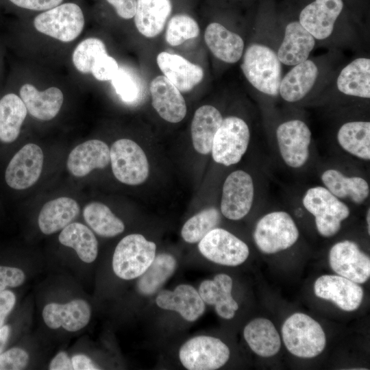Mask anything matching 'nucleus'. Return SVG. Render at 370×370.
<instances>
[{"mask_svg": "<svg viewBox=\"0 0 370 370\" xmlns=\"http://www.w3.org/2000/svg\"><path fill=\"white\" fill-rule=\"evenodd\" d=\"M248 82L258 90L271 96L279 94L281 62L269 47L254 43L246 49L241 65Z\"/></svg>", "mask_w": 370, "mask_h": 370, "instance_id": "f257e3e1", "label": "nucleus"}, {"mask_svg": "<svg viewBox=\"0 0 370 370\" xmlns=\"http://www.w3.org/2000/svg\"><path fill=\"white\" fill-rule=\"evenodd\" d=\"M284 343L293 355L314 358L324 349L325 335L320 324L310 316L297 312L290 316L282 328Z\"/></svg>", "mask_w": 370, "mask_h": 370, "instance_id": "f03ea898", "label": "nucleus"}, {"mask_svg": "<svg viewBox=\"0 0 370 370\" xmlns=\"http://www.w3.org/2000/svg\"><path fill=\"white\" fill-rule=\"evenodd\" d=\"M304 208L314 217L318 232L324 237L335 235L341 222L350 214L349 207L325 186L308 189L302 198Z\"/></svg>", "mask_w": 370, "mask_h": 370, "instance_id": "7ed1b4c3", "label": "nucleus"}, {"mask_svg": "<svg viewBox=\"0 0 370 370\" xmlns=\"http://www.w3.org/2000/svg\"><path fill=\"white\" fill-rule=\"evenodd\" d=\"M156 245L139 234L125 236L116 245L112 269L119 278L130 280L140 276L156 256Z\"/></svg>", "mask_w": 370, "mask_h": 370, "instance_id": "20e7f679", "label": "nucleus"}, {"mask_svg": "<svg viewBox=\"0 0 370 370\" xmlns=\"http://www.w3.org/2000/svg\"><path fill=\"white\" fill-rule=\"evenodd\" d=\"M299 235L296 223L288 212L273 211L258 220L253 236L258 248L270 254L291 247Z\"/></svg>", "mask_w": 370, "mask_h": 370, "instance_id": "39448f33", "label": "nucleus"}, {"mask_svg": "<svg viewBox=\"0 0 370 370\" xmlns=\"http://www.w3.org/2000/svg\"><path fill=\"white\" fill-rule=\"evenodd\" d=\"M249 140L250 131L244 120L234 116L223 119L213 139V160L227 166L237 164L245 153Z\"/></svg>", "mask_w": 370, "mask_h": 370, "instance_id": "423d86ee", "label": "nucleus"}, {"mask_svg": "<svg viewBox=\"0 0 370 370\" xmlns=\"http://www.w3.org/2000/svg\"><path fill=\"white\" fill-rule=\"evenodd\" d=\"M230 349L219 338L197 336L188 339L179 351L180 360L188 370H214L229 360Z\"/></svg>", "mask_w": 370, "mask_h": 370, "instance_id": "0eeeda50", "label": "nucleus"}, {"mask_svg": "<svg viewBox=\"0 0 370 370\" xmlns=\"http://www.w3.org/2000/svg\"><path fill=\"white\" fill-rule=\"evenodd\" d=\"M112 170L115 177L128 185L143 183L149 175L147 156L134 141L123 138L115 141L110 149Z\"/></svg>", "mask_w": 370, "mask_h": 370, "instance_id": "6e6552de", "label": "nucleus"}, {"mask_svg": "<svg viewBox=\"0 0 370 370\" xmlns=\"http://www.w3.org/2000/svg\"><path fill=\"white\" fill-rule=\"evenodd\" d=\"M34 25L38 32L68 42L81 34L84 17L79 6L73 3H66L38 15Z\"/></svg>", "mask_w": 370, "mask_h": 370, "instance_id": "1a4fd4ad", "label": "nucleus"}, {"mask_svg": "<svg viewBox=\"0 0 370 370\" xmlns=\"http://www.w3.org/2000/svg\"><path fill=\"white\" fill-rule=\"evenodd\" d=\"M198 249L210 261L230 267L243 263L249 254L246 243L227 230L218 227L210 231L199 242Z\"/></svg>", "mask_w": 370, "mask_h": 370, "instance_id": "9d476101", "label": "nucleus"}, {"mask_svg": "<svg viewBox=\"0 0 370 370\" xmlns=\"http://www.w3.org/2000/svg\"><path fill=\"white\" fill-rule=\"evenodd\" d=\"M275 134L284 162L291 168L302 167L310 155L312 133L308 126L301 120H290L279 125Z\"/></svg>", "mask_w": 370, "mask_h": 370, "instance_id": "9b49d317", "label": "nucleus"}, {"mask_svg": "<svg viewBox=\"0 0 370 370\" xmlns=\"http://www.w3.org/2000/svg\"><path fill=\"white\" fill-rule=\"evenodd\" d=\"M254 197L252 177L243 170L231 173L222 190L221 212L230 220H240L250 211Z\"/></svg>", "mask_w": 370, "mask_h": 370, "instance_id": "f8f14e48", "label": "nucleus"}, {"mask_svg": "<svg viewBox=\"0 0 370 370\" xmlns=\"http://www.w3.org/2000/svg\"><path fill=\"white\" fill-rule=\"evenodd\" d=\"M329 263L338 275L363 284L370 277V258L351 241L334 244L329 253Z\"/></svg>", "mask_w": 370, "mask_h": 370, "instance_id": "ddd939ff", "label": "nucleus"}, {"mask_svg": "<svg viewBox=\"0 0 370 370\" xmlns=\"http://www.w3.org/2000/svg\"><path fill=\"white\" fill-rule=\"evenodd\" d=\"M44 155L35 144L23 146L11 159L5 173L7 184L16 190L26 189L38 180L42 169Z\"/></svg>", "mask_w": 370, "mask_h": 370, "instance_id": "4468645a", "label": "nucleus"}, {"mask_svg": "<svg viewBox=\"0 0 370 370\" xmlns=\"http://www.w3.org/2000/svg\"><path fill=\"white\" fill-rule=\"evenodd\" d=\"M314 292L317 297L330 300L345 311L356 310L363 299V289L346 278L335 275H324L314 282Z\"/></svg>", "mask_w": 370, "mask_h": 370, "instance_id": "2eb2a0df", "label": "nucleus"}, {"mask_svg": "<svg viewBox=\"0 0 370 370\" xmlns=\"http://www.w3.org/2000/svg\"><path fill=\"white\" fill-rule=\"evenodd\" d=\"M343 8L342 0H315L299 14V23L315 39L329 37Z\"/></svg>", "mask_w": 370, "mask_h": 370, "instance_id": "dca6fc26", "label": "nucleus"}, {"mask_svg": "<svg viewBox=\"0 0 370 370\" xmlns=\"http://www.w3.org/2000/svg\"><path fill=\"white\" fill-rule=\"evenodd\" d=\"M157 306L166 310L175 311L187 321L193 322L203 315L205 303L198 291L187 284L177 285L174 290H162L156 297Z\"/></svg>", "mask_w": 370, "mask_h": 370, "instance_id": "f3484780", "label": "nucleus"}, {"mask_svg": "<svg viewBox=\"0 0 370 370\" xmlns=\"http://www.w3.org/2000/svg\"><path fill=\"white\" fill-rule=\"evenodd\" d=\"M149 90L152 106L161 118L175 123L185 117V100L181 92L164 75L153 78Z\"/></svg>", "mask_w": 370, "mask_h": 370, "instance_id": "a211bd4d", "label": "nucleus"}, {"mask_svg": "<svg viewBox=\"0 0 370 370\" xmlns=\"http://www.w3.org/2000/svg\"><path fill=\"white\" fill-rule=\"evenodd\" d=\"M91 309L83 299H75L64 304L50 303L42 310L45 324L51 329L62 327L69 332H76L89 322Z\"/></svg>", "mask_w": 370, "mask_h": 370, "instance_id": "6ab92c4d", "label": "nucleus"}, {"mask_svg": "<svg viewBox=\"0 0 370 370\" xmlns=\"http://www.w3.org/2000/svg\"><path fill=\"white\" fill-rule=\"evenodd\" d=\"M156 61L164 75L180 92L191 90L204 77L201 66L180 55L162 51L157 56Z\"/></svg>", "mask_w": 370, "mask_h": 370, "instance_id": "aec40b11", "label": "nucleus"}, {"mask_svg": "<svg viewBox=\"0 0 370 370\" xmlns=\"http://www.w3.org/2000/svg\"><path fill=\"white\" fill-rule=\"evenodd\" d=\"M110 149L99 140H87L76 146L70 153L67 168L75 177H84L95 169H103L110 162Z\"/></svg>", "mask_w": 370, "mask_h": 370, "instance_id": "412c9836", "label": "nucleus"}, {"mask_svg": "<svg viewBox=\"0 0 370 370\" xmlns=\"http://www.w3.org/2000/svg\"><path fill=\"white\" fill-rule=\"evenodd\" d=\"M232 280L225 273H219L213 280L201 282L198 292L204 303L214 306L217 314L223 319H231L238 309L232 296Z\"/></svg>", "mask_w": 370, "mask_h": 370, "instance_id": "4be33fe9", "label": "nucleus"}, {"mask_svg": "<svg viewBox=\"0 0 370 370\" xmlns=\"http://www.w3.org/2000/svg\"><path fill=\"white\" fill-rule=\"evenodd\" d=\"M315 45V38L299 23H289L277 56L281 63L295 66L308 60Z\"/></svg>", "mask_w": 370, "mask_h": 370, "instance_id": "5701e85b", "label": "nucleus"}, {"mask_svg": "<svg viewBox=\"0 0 370 370\" xmlns=\"http://www.w3.org/2000/svg\"><path fill=\"white\" fill-rule=\"evenodd\" d=\"M20 96L29 113L42 121L53 119L58 114L64 101L62 91L56 87H50L40 92L29 84L21 86Z\"/></svg>", "mask_w": 370, "mask_h": 370, "instance_id": "b1692460", "label": "nucleus"}, {"mask_svg": "<svg viewBox=\"0 0 370 370\" xmlns=\"http://www.w3.org/2000/svg\"><path fill=\"white\" fill-rule=\"evenodd\" d=\"M204 39L212 54L223 62L235 63L243 55V38L220 23H210L206 28Z\"/></svg>", "mask_w": 370, "mask_h": 370, "instance_id": "393cba45", "label": "nucleus"}, {"mask_svg": "<svg viewBox=\"0 0 370 370\" xmlns=\"http://www.w3.org/2000/svg\"><path fill=\"white\" fill-rule=\"evenodd\" d=\"M317 65L310 60L294 66L282 78L279 93L288 102L302 99L310 91L318 77Z\"/></svg>", "mask_w": 370, "mask_h": 370, "instance_id": "a878e982", "label": "nucleus"}, {"mask_svg": "<svg viewBox=\"0 0 370 370\" xmlns=\"http://www.w3.org/2000/svg\"><path fill=\"white\" fill-rule=\"evenodd\" d=\"M321 180L324 186L340 199H349L361 204L369 196V185L361 177H349L337 169H329L322 173Z\"/></svg>", "mask_w": 370, "mask_h": 370, "instance_id": "bb28decb", "label": "nucleus"}, {"mask_svg": "<svg viewBox=\"0 0 370 370\" xmlns=\"http://www.w3.org/2000/svg\"><path fill=\"white\" fill-rule=\"evenodd\" d=\"M172 10L170 0H136L134 23L144 36H158L165 25Z\"/></svg>", "mask_w": 370, "mask_h": 370, "instance_id": "cd10ccee", "label": "nucleus"}, {"mask_svg": "<svg viewBox=\"0 0 370 370\" xmlns=\"http://www.w3.org/2000/svg\"><path fill=\"white\" fill-rule=\"evenodd\" d=\"M223 121L221 112L214 106L204 105L195 112L191 136L195 149L201 154L211 152L213 139Z\"/></svg>", "mask_w": 370, "mask_h": 370, "instance_id": "c85d7f7f", "label": "nucleus"}, {"mask_svg": "<svg viewBox=\"0 0 370 370\" xmlns=\"http://www.w3.org/2000/svg\"><path fill=\"white\" fill-rule=\"evenodd\" d=\"M79 213L74 199L61 197L47 202L38 215V226L45 234H51L68 225Z\"/></svg>", "mask_w": 370, "mask_h": 370, "instance_id": "c756f323", "label": "nucleus"}, {"mask_svg": "<svg viewBox=\"0 0 370 370\" xmlns=\"http://www.w3.org/2000/svg\"><path fill=\"white\" fill-rule=\"evenodd\" d=\"M244 338L251 349L262 357L275 355L281 347L280 335L273 323L265 318H256L244 328Z\"/></svg>", "mask_w": 370, "mask_h": 370, "instance_id": "7c9ffc66", "label": "nucleus"}, {"mask_svg": "<svg viewBox=\"0 0 370 370\" xmlns=\"http://www.w3.org/2000/svg\"><path fill=\"white\" fill-rule=\"evenodd\" d=\"M338 90L347 95L370 98V59L358 58L341 71L336 81Z\"/></svg>", "mask_w": 370, "mask_h": 370, "instance_id": "2f4dec72", "label": "nucleus"}, {"mask_svg": "<svg viewBox=\"0 0 370 370\" xmlns=\"http://www.w3.org/2000/svg\"><path fill=\"white\" fill-rule=\"evenodd\" d=\"M340 147L359 159L370 160L369 121H350L342 125L337 132Z\"/></svg>", "mask_w": 370, "mask_h": 370, "instance_id": "473e14b6", "label": "nucleus"}, {"mask_svg": "<svg viewBox=\"0 0 370 370\" xmlns=\"http://www.w3.org/2000/svg\"><path fill=\"white\" fill-rule=\"evenodd\" d=\"M27 108L18 96L14 93L0 99V140L5 143L14 141L27 116Z\"/></svg>", "mask_w": 370, "mask_h": 370, "instance_id": "72a5a7b5", "label": "nucleus"}, {"mask_svg": "<svg viewBox=\"0 0 370 370\" xmlns=\"http://www.w3.org/2000/svg\"><path fill=\"white\" fill-rule=\"evenodd\" d=\"M58 239L63 245L74 249L84 262L90 263L97 256V238L92 232L82 223H69L63 228Z\"/></svg>", "mask_w": 370, "mask_h": 370, "instance_id": "f704fd0d", "label": "nucleus"}, {"mask_svg": "<svg viewBox=\"0 0 370 370\" xmlns=\"http://www.w3.org/2000/svg\"><path fill=\"white\" fill-rule=\"evenodd\" d=\"M177 262L170 254L162 253L156 256L147 270L139 276L137 288L139 293L149 296L157 292L173 274Z\"/></svg>", "mask_w": 370, "mask_h": 370, "instance_id": "c9c22d12", "label": "nucleus"}, {"mask_svg": "<svg viewBox=\"0 0 370 370\" xmlns=\"http://www.w3.org/2000/svg\"><path fill=\"white\" fill-rule=\"evenodd\" d=\"M85 221L98 235L113 237L124 231L123 222L103 204L91 202L83 210Z\"/></svg>", "mask_w": 370, "mask_h": 370, "instance_id": "e433bc0d", "label": "nucleus"}, {"mask_svg": "<svg viewBox=\"0 0 370 370\" xmlns=\"http://www.w3.org/2000/svg\"><path fill=\"white\" fill-rule=\"evenodd\" d=\"M221 222L219 211L213 207L206 208L190 218L183 225L181 235L188 243L199 242Z\"/></svg>", "mask_w": 370, "mask_h": 370, "instance_id": "4c0bfd02", "label": "nucleus"}, {"mask_svg": "<svg viewBox=\"0 0 370 370\" xmlns=\"http://www.w3.org/2000/svg\"><path fill=\"white\" fill-rule=\"evenodd\" d=\"M199 34L197 23L186 14H176L169 21L165 40L171 46H178Z\"/></svg>", "mask_w": 370, "mask_h": 370, "instance_id": "58836bf2", "label": "nucleus"}, {"mask_svg": "<svg viewBox=\"0 0 370 370\" xmlns=\"http://www.w3.org/2000/svg\"><path fill=\"white\" fill-rule=\"evenodd\" d=\"M107 53L103 42L97 38L82 40L73 53V62L76 69L83 73H90L95 60Z\"/></svg>", "mask_w": 370, "mask_h": 370, "instance_id": "ea45409f", "label": "nucleus"}, {"mask_svg": "<svg viewBox=\"0 0 370 370\" xmlns=\"http://www.w3.org/2000/svg\"><path fill=\"white\" fill-rule=\"evenodd\" d=\"M110 81L123 101L132 103L136 100L139 93L138 87L132 75L124 69L119 68Z\"/></svg>", "mask_w": 370, "mask_h": 370, "instance_id": "a19ab883", "label": "nucleus"}, {"mask_svg": "<svg viewBox=\"0 0 370 370\" xmlns=\"http://www.w3.org/2000/svg\"><path fill=\"white\" fill-rule=\"evenodd\" d=\"M119 69L116 60L105 53L95 60L90 73L99 81H109L114 77Z\"/></svg>", "mask_w": 370, "mask_h": 370, "instance_id": "79ce46f5", "label": "nucleus"}, {"mask_svg": "<svg viewBox=\"0 0 370 370\" xmlns=\"http://www.w3.org/2000/svg\"><path fill=\"white\" fill-rule=\"evenodd\" d=\"M29 361L26 351L13 347L0 355V370L23 369Z\"/></svg>", "mask_w": 370, "mask_h": 370, "instance_id": "37998d69", "label": "nucleus"}, {"mask_svg": "<svg viewBox=\"0 0 370 370\" xmlns=\"http://www.w3.org/2000/svg\"><path fill=\"white\" fill-rule=\"evenodd\" d=\"M25 279V273L21 269L0 266V292L8 287H16L21 285Z\"/></svg>", "mask_w": 370, "mask_h": 370, "instance_id": "c03bdc74", "label": "nucleus"}, {"mask_svg": "<svg viewBox=\"0 0 370 370\" xmlns=\"http://www.w3.org/2000/svg\"><path fill=\"white\" fill-rule=\"evenodd\" d=\"M16 5L33 10H45L58 5L63 0H10Z\"/></svg>", "mask_w": 370, "mask_h": 370, "instance_id": "a18cd8bd", "label": "nucleus"}, {"mask_svg": "<svg viewBox=\"0 0 370 370\" xmlns=\"http://www.w3.org/2000/svg\"><path fill=\"white\" fill-rule=\"evenodd\" d=\"M116 10L117 14L125 19L134 16L136 7V0H106Z\"/></svg>", "mask_w": 370, "mask_h": 370, "instance_id": "49530a36", "label": "nucleus"}, {"mask_svg": "<svg viewBox=\"0 0 370 370\" xmlns=\"http://www.w3.org/2000/svg\"><path fill=\"white\" fill-rule=\"evenodd\" d=\"M15 302L16 297L12 291L4 290L0 292V328L13 309Z\"/></svg>", "mask_w": 370, "mask_h": 370, "instance_id": "de8ad7c7", "label": "nucleus"}, {"mask_svg": "<svg viewBox=\"0 0 370 370\" xmlns=\"http://www.w3.org/2000/svg\"><path fill=\"white\" fill-rule=\"evenodd\" d=\"M51 370H71L73 365L71 360L64 352H59L51 360L49 365Z\"/></svg>", "mask_w": 370, "mask_h": 370, "instance_id": "09e8293b", "label": "nucleus"}, {"mask_svg": "<svg viewBox=\"0 0 370 370\" xmlns=\"http://www.w3.org/2000/svg\"><path fill=\"white\" fill-rule=\"evenodd\" d=\"M74 370L100 369L88 356L83 354L75 355L71 358Z\"/></svg>", "mask_w": 370, "mask_h": 370, "instance_id": "8fccbe9b", "label": "nucleus"}, {"mask_svg": "<svg viewBox=\"0 0 370 370\" xmlns=\"http://www.w3.org/2000/svg\"><path fill=\"white\" fill-rule=\"evenodd\" d=\"M10 332V327L7 325H3L0 328V355L2 354L8 342Z\"/></svg>", "mask_w": 370, "mask_h": 370, "instance_id": "3c124183", "label": "nucleus"}, {"mask_svg": "<svg viewBox=\"0 0 370 370\" xmlns=\"http://www.w3.org/2000/svg\"><path fill=\"white\" fill-rule=\"evenodd\" d=\"M366 221L367 224L368 234H370V209L368 208L367 211Z\"/></svg>", "mask_w": 370, "mask_h": 370, "instance_id": "603ef678", "label": "nucleus"}]
</instances>
